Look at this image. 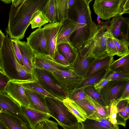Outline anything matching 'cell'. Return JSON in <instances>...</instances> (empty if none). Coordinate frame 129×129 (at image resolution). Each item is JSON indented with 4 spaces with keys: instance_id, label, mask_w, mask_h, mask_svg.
<instances>
[{
    "instance_id": "1",
    "label": "cell",
    "mask_w": 129,
    "mask_h": 129,
    "mask_svg": "<svg viewBox=\"0 0 129 129\" xmlns=\"http://www.w3.org/2000/svg\"><path fill=\"white\" fill-rule=\"evenodd\" d=\"M92 1L76 0L68 10V17L76 22L77 27L70 38V44L78 50L96 35L98 26L91 17L89 3Z\"/></svg>"
},
{
    "instance_id": "2",
    "label": "cell",
    "mask_w": 129,
    "mask_h": 129,
    "mask_svg": "<svg viewBox=\"0 0 129 129\" xmlns=\"http://www.w3.org/2000/svg\"><path fill=\"white\" fill-rule=\"evenodd\" d=\"M48 0H12L7 33L11 39L23 38L33 14L40 10Z\"/></svg>"
},
{
    "instance_id": "3",
    "label": "cell",
    "mask_w": 129,
    "mask_h": 129,
    "mask_svg": "<svg viewBox=\"0 0 129 129\" xmlns=\"http://www.w3.org/2000/svg\"><path fill=\"white\" fill-rule=\"evenodd\" d=\"M45 99L49 114L56 120L59 125L63 129H76L78 120L62 101L47 96Z\"/></svg>"
},
{
    "instance_id": "4",
    "label": "cell",
    "mask_w": 129,
    "mask_h": 129,
    "mask_svg": "<svg viewBox=\"0 0 129 129\" xmlns=\"http://www.w3.org/2000/svg\"><path fill=\"white\" fill-rule=\"evenodd\" d=\"M35 75L37 81L47 92L61 101L68 98L69 91L55 77L52 72L35 68Z\"/></svg>"
},
{
    "instance_id": "5",
    "label": "cell",
    "mask_w": 129,
    "mask_h": 129,
    "mask_svg": "<svg viewBox=\"0 0 129 129\" xmlns=\"http://www.w3.org/2000/svg\"><path fill=\"white\" fill-rule=\"evenodd\" d=\"M95 13L107 20L129 13V0H95L93 5Z\"/></svg>"
},
{
    "instance_id": "6",
    "label": "cell",
    "mask_w": 129,
    "mask_h": 129,
    "mask_svg": "<svg viewBox=\"0 0 129 129\" xmlns=\"http://www.w3.org/2000/svg\"><path fill=\"white\" fill-rule=\"evenodd\" d=\"M1 48L3 57V72L10 80H19L18 72L23 67L18 62L11 41L6 33Z\"/></svg>"
},
{
    "instance_id": "7",
    "label": "cell",
    "mask_w": 129,
    "mask_h": 129,
    "mask_svg": "<svg viewBox=\"0 0 129 129\" xmlns=\"http://www.w3.org/2000/svg\"><path fill=\"white\" fill-rule=\"evenodd\" d=\"M94 44V37L77 50V57L71 65L74 72L83 79L85 78L90 67L95 59L93 53Z\"/></svg>"
},
{
    "instance_id": "8",
    "label": "cell",
    "mask_w": 129,
    "mask_h": 129,
    "mask_svg": "<svg viewBox=\"0 0 129 129\" xmlns=\"http://www.w3.org/2000/svg\"><path fill=\"white\" fill-rule=\"evenodd\" d=\"M129 27V18L117 15L110 20L106 31L116 38L128 41Z\"/></svg>"
},
{
    "instance_id": "9",
    "label": "cell",
    "mask_w": 129,
    "mask_h": 129,
    "mask_svg": "<svg viewBox=\"0 0 129 129\" xmlns=\"http://www.w3.org/2000/svg\"><path fill=\"white\" fill-rule=\"evenodd\" d=\"M26 39L27 44L34 53L49 55L47 39L43 27L33 32Z\"/></svg>"
},
{
    "instance_id": "10",
    "label": "cell",
    "mask_w": 129,
    "mask_h": 129,
    "mask_svg": "<svg viewBox=\"0 0 129 129\" xmlns=\"http://www.w3.org/2000/svg\"><path fill=\"white\" fill-rule=\"evenodd\" d=\"M110 21V19L105 22H101L98 25V31L94 37V44L93 53L95 58L107 54L106 46L108 35L106 29Z\"/></svg>"
},
{
    "instance_id": "11",
    "label": "cell",
    "mask_w": 129,
    "mask_h": 129,
    "mask_svg": "<svg viewBox=\"0 0 129 129\" xmlns=\"http://www.w3.org/2000/svg\"><path fill=\"white\" fill-rule=\"evenodd\" d=\"M128 80H111L101 90L100 92L107 106L111 100L118 98Z\"/></svg>"
},
{
    "instance_id": "12",
    "label": "cell",
    "mask_w": 129,
    "mask_h": 129,
    "mask_svg": "<svg viewBox=\"0 0 129 129\" xmlns=\"http://www.w3.org/2000/svg\"><path fill=\"white\" fill-rule=\"evenodd\" d=\"M35 68L43 69L52 72L58 71L72 69L71 65L65 66L55 62L48 55L34 53Z\"/></svg>"
},
{
    "instance_id": "13",
    "label": "cell",
    "mask_w": 129,
    "mask_h": 129,
    "mask_svg": "<svg viewBox=\"0 0 129 129\" xmlns=\"http://www.w3.org/2000/svg\"><path fill=\"white\" fill-rule=\"evenodd\" d=\"M52 73L68 91L74 89L84 79L77 75L72 69L58 71Z\"/></svg>"
},
{
    "instance_id": "14",
    "label": "cell",
    "mask_w": 129,
    "mask_h": 129,
    "mask_svg": "<svg viewBox=\"0 0 129 129\" xmlns=\"http://www.w3.org/2000/svg\"><path fill=\"white\" fill-rule=\"evenodd\" d=\"M0 108L2 111L18 117L29 126L22 112L20 106L4 92H0Z\"/></svg>"
},
{
    "instance_id": "15",
    "label": "cell",
    "mask_w": 129,
    "mask_h": 129,
    "mask_svg": "<svg viewBox=\"0 0 129 129\" xmlns=\"http://www.w3.org/2000/svg\"><path fill=\"white\" fill-rule=\"evenodd\" d=\"M60 22L45 25L43 27L46 37L48 46L49 55L53 60L56 50V42Z\"/></svg>"
},
{
    "instance_id": "16",
    "label": "cell",
    "mask_w": 129,
    "mask_h": 129,
    "mask_svg": "<svg viewBox=\"0 0 129 129\" xmlns=\"http://www.w3.org/2000/svg\"><path fill=\"white\" fill-rule=\"evenodd\" d=\"M5 92L20 106L28 107L29 104L26 95L25 88L21 85L10 80L5 87Z\"/></svg>"
},
{
    "instance_id": "17",
    "label": "cell",
    "mask_w": 129,
    "mask_h": 129,
    "mask_svg": "<svg viewBox=\"0 0 129 129\" xmlns=\"http://www.w3.org/2000/svg\"><path fill=\"white\" fill-rule=\"evenodd\" d=\"M20 50L23 67L29 72L35 75V68L34 53L27 42L15 40Z\"/></svg>"
},
{
    "instance_id": "18",
    "label": "cell",
    "mask_w": 129,
    "mask_h": 129,
    "mask_svg": "<svg viewBox=\"0 0 129 129\" xmlns=\"http://www.w3.org/2000/svg\"><path fill=\"white\" fill-rule=\"evenodd\" d=\"M25 88L26 95L29 104L28 107L49 114L46 104V96L36 91Z\"/></svg>"
},
{
    "instance_id": "19",
    "label": "cell",
    "mask_w": 129,
    "mask_h": 129,
    "mask_svg": "<svg viewBox=\"0 0 129 129\" xmlns=\"http://www.w3.org/2000/svg\"><path fill=\"white\" fill-rule=\"evenodd\" d=\"M22 112L31 129H35L39 123L51 117L48 114L31 109L25 106H21Z\"/></svg>"
},
{
    "instance_id": "20",
    "label": "cell",
    "mask_w": 129,
    "mask_h": 129,
    "mask_svg": "<svg viewBox=\"0 0 129 129\" xmlns=\"http://www.w3.org/2000/svg\"><path fill=\"white\" fill-rule=\"evenodd\" d=\"M77 27V23L68 17L60 23L56 45L62 43L70 44V36L76 29Z\"/></svg>"
},
{
    "instance_id": "21",
    "label": "cell",
    "mask_w": 129,
    "mask_h": 129,
    "mask_svg": "<svg viewBox=\"0 0 129 129\" xmlns=\"http://www.w3.org/2000/svg\"><path fill=\"white\" fill-rule=\"evenodd\" d=\"M114 60L113 57L108 54L95 58L88 70L85 78L89 77L109 68Z\"/></svg>"
},
{
    "instance_id": "22",
    "label": "cell",
    "mask_w": 129,
    "mask_h": 129,
    "mask_svg": "<svg viewBox=\"0 0 129 129\" xmlns=\"http://www.w3.org/2000/svg\"><path fill=\"white\" fill-rule=\"evenodd\" d=\"M0 119L8 129H29L28 125L23 121L7 112L0 113Z\"/></svg>"
},
{
    "instance_id": "23",
    "label": "cell",
    "mask_w": 129,
    "mask_h": 129,
    "mask_svg": "<svg viewBox=\"0 0 129 129\" xmlns=\"http://www.w3.org/2000/svg\"><path fill=\"white\" fill-rule=\"evenodd\" d=\"M56 48L57 51L66 59L71 66L77 57V50L68 43L57 45Z\"/></svg>"
},
{
    "instance_id": "24",
    "label": "cell",
    "mask_w": 129,
    "mask_h": 129,
    "mask_svg": "<svg viewBox=\"0 0 129 129\" xmlns=\"http://www.w3.org/2000/svg\"><path fill=\"white\" fill-rule=\"evenodd\" d=\"M41 11L49 23L57 21L56 0H47Z\"/></svg>"
},
{
    "instance_id": "25",
    "label": "cell",
    "mask_w": 129,
    "mask_h": 129,
    "mask_svg": "<svg viewBox=\"0 0 129 129\" xmlns=\"http://www.w3.org/2000/svg\"><path fill=\"white\" fill-rule=\"evenodd\" d=\"M109 69L112 71L129 74V54L114 60Z\"/></svg>"
},
{
    "instance_id": "26",
    "label": "cell",
    "mask_w": 129,
    "mask_h": 129,
    "mask_svg": "<svg viewBox=\"0 0 129 129\" xmlns=\"http://www.w3.org/2000/svg\"><path fill=\"white\" fill-rule=\"evenodd\" d=\"M62 102L69 111L76 117L78 123L84 121L87 118L84 112L73 101L68 98Z\"/></svg>"
},
{
    "instance_id": "27",
    "label": "cell",
    "mask_w": 129,
    "mask_h": 129,
    "mask_svg": "<svg viewBox=\"0 0 129 129\" xmlns=\"http://www.w3.org/2000/svg\"><path fill=\"white\" fill-rule=\"evenodd\" d=\"M109 68V67L106 68L92 76L84 79L81 82L73 89H78L89 86H94L104 77Z\"/></svg>"
},
{
    "instance_id": "28",
    "label": "cell",
    "mask_w": 129,
    "mask_h": 129,
    "mask_svg": "<svg viewBox=\"0 0 129 129\" xmlns=\"http://www.w3.org/2000/svg\"><path fill=\"white\" fill-rule=\"evenodd\" d=\"M74 102L84 112L87 118L96 120L99 118L95 108L86 98Z\"/></svg>"
},
{
    "instance_id": "29",
    "label": "cell",
    "mask_w": 129,
    "mask_h": 129,
    "mask_svg": "<svg viewBox=\"0 0 129 129\" xmlns=\"http://www.w3.org/2000/svg\"><path fill=\"white\" fill-rule=\"evenodd\" d=\"M11 81L19 84L25 88L36 91L47 96L56 98L46 91L37 82L36 78L31 81Z\"/></svg>"
},
{
    "instance_id": "30",
    "label": "cell",
    "mask_w": 129,
    "mask_h": 129,
    "mask_svg": "<svg viewBox=\"0 0 129 129\" xmlns=\"http://www.w3.org/2000/svg\"><path fill=\"white\" fill-rule=\"evenodd\" d=\"M117 112L116 119L117 124L125 127L127 120L129 118V114L125 111L126 108L129 106V104L124 101L119 102L117 104Z\"/></svg>"
},
{
    "instance_id": "31",
    "label": "cell",
    "mask_w": 129,
    "mask_h": 129,
    "mask_svg": "<svg viewBox=\"0 0 129 129\" xmlns=\"http://www.w3.org/2000/svg\"><path fill=\"white\" fill-rule=\"evenodd\" d=\"M57 21L60 23L68 17V0H56Z\"/></svg>"
},
{
    "instance_id": "32",
    "label": "cell",
    "mask_w": 129,
    "mask_h": 129,
    "mask_svg": "<svg viewBox=\"0 0 129 129\" xmlns=\"http://www.w3.org/2000/svg\"><path fill=\"white\" fill-rule=\"evenodd\" d=\"M107 34L113 40L117 51V56L121 57L129 54L128 41L119 40Z\"/></svg>"
},
{
    "instance_id": "33",
    "label": "cell",
    "mask_w": 129,
    "mask_h": 129,
    "mask_svg": "<svg viewBox=\"0 0 129 129\" xmlns=\"http://www.w3.org/2000/svg\"><path fill=\"white\" fill-rule=\"evenodd\" d=\"M80 122L82 129H113L103 122L93 119L87 118Z\"/></svg>"
},
{
    "instance_id": "34",
    "label": "cell",
    "mask_w": 129,
    "mask_h": 129,
    "mask_svg": "<svg viewBox=\"0 0 129 129\" xmlns=\"http://www.w3.org/2000/svg\"><path fill=\"white\" fill-rule=\"evenodd\" d=\"M48 23V21L43 15L40 10H38L34 12L31 17L30 23L32 29L41 27Z\"/></svg>"
},
{
    "instance_id": "35",
    "label": "cell",
    "mask_w": 129,
    "mask_h": 129,
    "mask_svg": "<svg viewBox=\"0 0 129 129\" xmlns=\"http://www.w3.org/2000/svg\"><path fill=\"white\" fill-rule=\"evenodd\" d=\"M86 98L95 108L99 118L109 117L107 106L105 107L100 104L87 94Z\"/></svg>"
},
{
    "instance_id": "36",
    "label": "cell",
    "mask_w": 129,
    "mask_h": 129,
    "mask_svg": "<svg viewBox=\"0 0 129 129\" xmlns=\"http://www.w3.org/2000/svg\"><path fill=\"white\" fill-rule=\"evenodd\" d=\"M86 94L89 95L96 102L105 107H106L100 92L96 90L94 86H90L84 88Z\"/></svg>"
},
{
    "instance_id": "37",
    "label": "cell",
    "mask_w": 129,
    "mask_h": 129,
    "mask_svg": "<svg viewBox=\"0 0 129 129\" xmlns=\"http://www.w3.org/2000/svg\"><path fill=\"white\" fill-rule=\"evenodd\" d=\"M104 78L110 80H129V74L114 72L109 69Z\"/></svg>"
},
{
    "instance_id": "38",
    "label": "cell",
    "mask_w": 129,
    "mask_h": 129,
    "mask_svg": "<svg viewBox=\"0 0 129 129\" xmlns=\"http://www.w3.org/2000/svg\"><path fill=\"white\" fill-rule=\"evenodd\" d=\"M84 89V88H82L73 89L69 91L68 98L74 102L85 99L86 94Z\"/></svg>"
},
{
    "instance_id": "39",
    "label": "cell",
    "mask_w": 129,
    "mask_h": 129,
    "mask_svg": "<svg viewBox=\"0 0 129 129\" xmlns=\"http://www.w3.org/2000/svg\"><path fill=\"white\" fill-rule=\"evenodd\" d=\"M107 35L108 37L106 46L107 53L108 55L112 56L117 55V51L113 40L111 37L108 34Z\"/></svg>"
},
{
    "instance_id": "40",
    "label": "cell",
    "mask_w": 129,
    "mask_h": 129,
    "mask_svg": "<svg viewBox=\"0 0 129 129\" xmlns=\"http://www.w3.org/2000/svg\"><path fill=\"white\" fill-rule=\"evenodd\" d=\"M10 81L7 75L2 71L0 70V92H5V87Z\"/></svg>"
},
{
    "instance_id": "41",
    "label": "cell",
    "mask_w": 129,
    "mask_h": 129,
    "mask_svg": "<svg viewBox=\"0 0 129 129\" xmlns=\"http://www.w3.org/2000/svg\"><path fill=\"white\" fill-rule=\"evenodd\" d=\"M11 41L17 60L20 64L23 66L21 54L18 45L15 40L11 39Z\"/></svg>"
},
{
    "instance_id": "42",
    "label": "cell",
    "mask_w": 129,
    "mask_h": 129,
    "mask_svg": "<svg viewBox=\"0 0 129 129\" xmlns=\"http://www.w3.org/2000/svg\"><path fill=\"white\" fill-rule=\"evenodd\" d=\"M129 100V80L125 86L120 96L116 100L117 102L122 100Z\"/></svg>"
},
{
    "instance_id": "43",
    "label": "cell",
    "mask_w": 129,
    "mask_h": 129,
    "mask_svg": "<svg viewBox=\"0 0 129 129\" xmlns=\"http://www.w3.org/2000/svg\"><path fill=\"white\" fill-rule=\"evenodd\" d=\"M53 60L57 63L65 66L70 65L66 59L56 49Z\"/></svg>"
},
{
    "instance_id": "44",
    "label": "cell",
    "mask_w": 129,
    "mask_h": 129,
    "mask_svg": "<svg viewBox=\"0 0 129 129\" xmlns=\"http://www.w3.org/2000/svg\"><path fill=\"white\" fill-rule=\"evenodd\" d=\"M42 123L46 129H59L58 124L52 120L46 119L42 121Z\"/></svg>"
},
{
    "instance_id": "45",
    "label": "cell",
    "mask_w": 129,
    "mask_h": 129,
    "mask_svg": "<svg viewBox=\"0 0 129 129\" xmlns=\"http://www.w3.org/2000/svg\"><path fill=\"white\" fill-rule=\"evenodd\" d=\"M110 81L103 77L94 85V87L100 92L101 90Z\"/></svg>"
},
{
    "instance_id": "46",
    "label": "cell",
    "mask_w": 129,
    "mask_h": 129,
    "mask_svg": "<svg viewBox=\"0 0 129 129\" xmlns=\"http://www.w3.org/2000/svg\"><path fill=\"white\" fill-rule=\"evenodd\" d=\"M96 120L104 123L113 129H119V127L118 124H113L112 123L109 117L108 118H100Z\"/></svg>"
},
{
    "instance_id": "47",
    "label": "cell",
    "mask_w": 129,
    "mask_h": 129,
    "mask_svg": "<svg viewBox=\"0 0 129 129\" xmlns=\"http://www.w3.org/2000/svg\"><path fill=\"white\" fill-rule=\"evenodd\" d=\"M5 37L6 36L2 31L0 30V49H1L3 41Z\"/></svg>"
},
{
    "instance_id": "48",
    "label": "cell",
    "mask_w": 129,
    "mask_h": 129,
    "mask_svg": "<svg viewBox=\"0 0 129 129\" xmlns=\"http://www.w3.org/2000/svg\"><path fill=\"white\" fill-rule=\"evenodd\" d=\"M0 70L3 71V64L1 49H0Z\"/></svg>"
},
{
    "instance_id": "49",
    "label": "cell",
    "mask_w": 129,
    "mask_h": 129,
    "mask_svg": "<svg viewBox=\"0 0 129 129\" xmlns=\"http://www.w3.org/2000/svg\"><path fill=\"white\" fill-rule=\"evenodd\" d=\"M35 129H46L43 125L42 122L38 124L36 127Z\"/></svg>"
},
{
    "instance_id": "50",
    "label": "cell",
    "mask_w": 129,
    "mask_h": 129,
    "mask_svg": "<svg viewBox=\"0 0 129 129\" xmlns=\"http://www.w3.org/2000/svg\"><path fill=\"white\" fill-rule=\"evenodd\" d=\"M76 0H68V6L69 9L71 8L75 3Z\"/></svg>"
},
{
    "instance_id": "51",
    "label": "cell",
    "mask_w": 129,
    "mask_h": 129,
    "mask_svg": "<svg viewBox=\"0 0 129 129\" xmlns=\"http://www.w3.org/2000/svg\"><path fill=\"white\" fill-rule=\"evenodd\" d=\"M0 129H8L0 119Z\"/></svg>"
},
{
    "instance_id": "52",
    "label": "cell",
    "mask_w": 129,
    "mask_h": 129,
    "mask_svg": "<svg viewBox=\"0 0 129 129\" xmlns=\"http://www.w3.org/2000/svg\"><path fill=\"white\" fill-rule=\"evenodd\" d=\"M1 1L6 4H10L12 3V0H1Z\"/></svg>"
},
{
    "instance_id": "53",
    "label": "cell",
    "mask_w": 129,
    "mask_h": 129,
    "mask_svg": "<svg viewBox=\"0 0 129 129\" xmlns=\"http://www.w3.org/2000/svg\"><path fill=\"white\" fill-rule=\"evenodd\" d=\"M96 20L98 22V24H100L101 22V21L100 19V18L98 16L97 17Z\"/></svg>"
},
{
    "instance_id": "54",
    "label": "cell",
    "mask_w": 129,
    "mask_h": 129,
    "mask_svg": "<svg viewBox=\"0 0 129 129\" xmlns=\"http://www.w3.org/2000/svg\"><path fill=\"white\" fill-rule=\"evenodd\" d=\"M2 109L1 108H0V113L2 112Z\"/></svg>"
}]
</instances>
